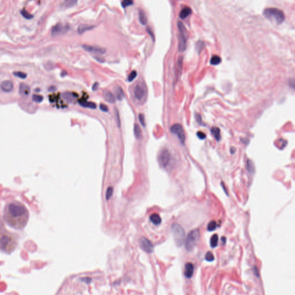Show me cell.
<instances>
[{"label":"cell","instance_id":"1","mask_svg":"<svg viewBox=\"0 0 295 295\" xmlns=\"http://www.w3.org/2000/svg\"><path fill=\"white\" fill-rule=\"evenodd\" d=\"M29 212L24 204L18 201L8 203L4 210V219L12 228L22 229L27 224Z\"/></svg>","mask_w":295,"mask_h":295},{"label":"cell","instance_id":"2","mask_svg":"<svg viewBox=\"0 0 295 295\" xmlns=\"http://www.w3.org/2000/svg\"><path fill=\"white\" fill-rule=\"evenodd\" d=\"M17 238L13 233L7 230L0 233V251L5 254H11L17 247Z\"/></svg>","mask_w":295,"mask_h":295},{"label":"cell","instance_id":"3","mask_svg":"<svg viewBox=\"0 0 295 295\" xmlns=\"http://www.w3.org/2000/svg\"><path fill=\"white\" fill-rule=\"evenodd\" d=\"M263 15L267 19L277 24H281L285 19V16L282 11L276 8H266L263 11Z\"/></svg>","mask_w":295,"mask_h":295},{"label":"cell","instance_id":"4","mask_svg":"<svg viewBox=\"0 0 295 295\" xmlns=\"http://www.w3.org/2000/svg\"><path fill=\"white\" fill-rule=\"evenodd\" d=\"M174 240L177 246H181L185 242L186 233L183 227L178 224H173L171 227Z\"/></svg>","mask_w":295,"mask_h":295},{"label":"cell","instance_id":"5","mask_svg":"<svg viewBox=\"0 0 295 295\" xmlns=\"http://www.w3.org/2000/svg\"><path fill=\"white\" fill-rule=\"evenodd\" d=\"M200 238V232L198 229L192 230L189 233L186 240L185 247L186 250L188 251H192L198 243Z\"/></svg>","mask_w":295,"mask_h":295},{"label":"cell","instance_id":"6","mask_svg":"<svg viewBox=\"0 0 295 295\" xmlns=\"http://www.w3.org/2000/svg\"><path fill=\"white\" fill-rule=\"evenodd\" d=\"M146 89L144 84L137 83L133 89V96L137 101H142L146 97Z\"/></svg>","mask_w":295,"mask_h":295},{"label":"cell","instance_id":"7","mask_svg":"<svg viewBox=\"0 0 295 295\" xmlns=\"http://www.w3.org/2000/svg\"><path fill=\"white\" fill-rule=\"evenodd\" d=\"M178 29L179 31V51H184L186 48V43H187V36H186V30L185 26L182 24V22H178Z\"/></svg>","mask_w":295,"mask_h":295},{"label":"cell","instance_id":"8","mask_svg":"<svg viewBox=\"0 0 295 295\" xmlns=\"http://www.w3.org/2000/svg\"><path fill=\"white\" fill-rule=\"evenodd\" d=\"M171 132L172 133L175 134L178 137L180 142L183 144L185 142L186 137L185 134V132L183 127L180 124H176L172 125L171 128Z\"/></svg>","mask_w":295,"mask_h":295},{"label":"cell","instance_id":"9","mask_svg":"<svg viewBox=\"0 0 295 295\" xmlns=\"http://www.w3.org/2000/svg\"><path fill=\"white\" fill-rule=\"evenodd\" d=\"M171 160V155L167 149H163L159 155V163L162 167H166Z\"/></svg>","mask_w":295,"mask_h":295},{"label":"cell","instance_id":"10","mask_svg":"<svg viewBox=\"0 0 295 295\" xmlns=\"http://www.w3.org/2000/svg\"><path fill=\"white\" fill-rule=\"evenodd\" d=\"M139 243L140 247L142 250L147 253H152L153 251L154 247L152 242L145 237H141L140 239Z\"/></svg>","mask_w":295,"mask_h":295},{"label":"cell","instance_id":"11","mask_svg":"<svg viewBox=\"0 0 295 295\" xmlns=\"http://www.w3.org/2000/svg\"><path fill=\"white\" fill-rule=\"evenodd\" d=\"M68 28L69 27L68 26H62L61 24H56L52 28L51 34L54 36L60 35L67 32Z\"/></svg>","mask_w":295,"mask_h":295},{"label":"cell","instance_id":"12","mask_svg":"<svg viewBox=\"0 0 295 295\" xmlns=\"http://www.w3.org/2000/svg\"><path fill=\"white\" fill-rule=\"evenodd\" d=\"M84 50L88 52H95V53H98V54H103L106 52V50L103 48L97 47V46H93L91 45H88V44H84L82 46Z\"/></svg>","mask_w":295,"mask_h":295},{"label":"cell","instance_id":"13","mask_svg":"<svg viewBox=\"0 0 295 295\" xmlns=\"http://www.w3.org/2000/svg\"><path fill=\"white\" fill-rule=\"evenodd\" d=\"M31 93V88L26 83H21L19 86V93L24 97H27Z\"/></svg>","mask_w":295,"mask_h":295},{"label":"cell","instance_id":"14","mask_svg":"<svg viewBox=\"0 0 295 295\" xmlns=\"http://www.w3.org/2000/svg\"><path fill=\"white\" fill-rule=\"evenodd\" d=\"M1 88L5 92H11L13 89V84L10 80H5L1 83Z\"/></svg>","mask_w":295,"mask_h":295},{"label":"cell","instance_id":"15","mask_svg":"<svg viewBox=\"0 0 295 295\" xmlns=\"http://www.w3.org/2000/svg\"><path fill=\"white\" fill-rule=\"evenodd\" d=\"M194 273V265L190 262H188L185 265L184 274L186 278H191Z\"/></svg>","mask_w":295,"mask_h":295},{"label":"cell","instance_id":"16","mask_svg":"<svg viewBox=\"0 0 295 295\" xmlns=\"http://www.w3.org/2000/svg\"><path fill=\"white\" fill-rule=\"evenodd\" d=\"M95 28V26L89 24H80L77 28V32L80 34H82L85 32L91 30Z\"/></svg>","mask_w":295,"mask_h":295},{"label":"cell","instance_id":"17","mask_svg":"<svg viewBox=\"0 0 295 295\" xmlns=\"http://www.w3.org/2000/svg\"><path fill=\"white\" fill-rule=\"evenodd\" d=\"M192 13V9L190 7H186L184 8H183L182 9V11H181V12L179 13V17L182 19H185L186 17H187L189 15H190Z\"/></svg>","mask_w":295,"mask_h":295},{"label":"cell","instance_id":"18","mask_svg":"<svg viewBox=\"0 0 295 295\" xmlns=\"http://www.w3.org/2000/svg\"><path fill=\"white\" fill-rule=\"evenodd\" d=\"M104 96L105 99L110 103H114L115 101V98L112 93L110 91H106L104 92Z\"/></svg>","mask_w":295,"mask_h":295},{"label":"cell","instance_id":"19","mask_svg":"<svg viewBox=\"0 0 295 295\" xmlns=\"http://www.w3.org/2000/svg\"><path fill=\"white\" fill-rule=\"evenodd\" d=\"M79 103L81 106L84 107L89 108H92V109H95L96 108V104L92 101H87L85 100H80L79 101Z\"/></svg>","mask_w":295,"mask_h":295},{"label":"cell","instance_id":"20","mask_svg":"<svg viewBox=\"0 0 295 295\" xmlns=\"http://www.w3.org/2000/svg\"><path fill=\"white\" fill-rule=\"evenodd\" d=\"M151 221L155 225H159L161 222V218L160 216L157 213H153L150 216Z\"/></svg>","mask_w":295,"mask_h":295},{"label":"cell","instance_id":"21","mask_svg":"<svg viewBox=\"0 0 295 295\" xmlns=\"http://www.w3.org/2000/svg\"><path fill=\"white\" fill-rule=\"evenodd\" d=\"M115 93L116 98L119 100H121L125 96V93L122 88L120 87H118L115 89Z\"/></svg>","mask_w":295,"mask_h":295},{"label":"cell","instance_id":"22","mask_svg":"<svg viewBox=\"0 0 295 295\" xmlns=\"http://www.w3.org/2000/svg\"><path fill=\"white\" fill-rule=\"evenodd\" d=\"M139 20L142 25H145L147 23L148 19L145 12L142 9L139 10Z\"/></svg>","mask_w":295,"mask_h":295},{"label":"cell","instance_id":"23","mask_svg":"<svg viewBox=\"0 0 295 295\" xmlns=\"http://www.w3.org/2000/svg\"><path fill=\"white\" fill-rule=\"evenodd\" d=\"M211 133L217 141H220L221 139L220 130L217 127H213L211 129Z\"/></svg>","mask_w":295,"mask_h":295},{"label":"cell","instance_id":"24","mask_svg":"<svg viewBox=\"0 0 295 295\" xmlns=\"http://www.w3.org/2000/svg\"><path fill=\"white\" fill-rule=\"evenodd\" d=\"M134 133L137 139H140L142 137V132L140 126L138 124H135L134 127Z\"/></svg>","mask_w":295,"mask_h":295},{"label":"cell","instance_id":"25","mask_svg":"<svg viewBox=\"0 0 295 295\" xmlns=\"http://www.w3.org/2000/svg\"><path fill=\"white\" fill-rule=\"evenodd\" d=\"M221 58L219 56L216 55L212 56V58L210 59V63L212 65H218L219 64L221 63Z\"/></svg>","mask_w":295,"mask_h":295},{"label":"cell","instance_id":"26","mask_svg":"<svg viewBox=\"0 0 295 295\" xmlns=\"http://www.w3.org/2000/svg\"><path fill=\"white\" fill-rule=\"evenodd\" d=\"M218 237L216 234L213 235L210 239V246L212 248H215L218 245Z\"/></svg>","mask_w":295,"mask_h":295},{"label":"cell","instance_id":"27","mask_svg":"<svg viewBox=\"0 0 295 295\" xmlns=\"http://www.w3.org/2000/svg\"><path fill=\"white\" fill-rule=\"evenodd\" d=\"M115 120L116 122L117 126L119 128L121 126V120H120V116L119 111L116 108L115 109Z\"/></svg>","mask_w":295,"mask_h":295},{"label":"cell","instance_id":"28","mask_svg":"<svg viewBox=\"0 0 295 295\" xmlns=\"http://www.w3.org/2000/svg\"><path fill=\"white\" fill-rule=\"evenodd\" d=\"M113 190H114V189L112 186H110L107 188V191H106V198L107 200H109L111 198L112 194H113Z\"/></svg>","mask_w":295,"mask_h":295},{"label":"cell","instance_id":"29","mask_svg":"<svg viewBox=\"0 0 295 295\" xmlns=\"http://www.w3.org/2000/svg\"><path fill=\"white\" fill-rule=\"evenodd\" d=\"M216 228H217V223L214 221H210L208 224V225L207 226V229L209 231H213V230H215L216 229Z\"/></svg>","mask_w":295,"mask_h":295},{"label":"cell","instance_id":"30","mask_svg":"<svg viewBox=\"0 0 295 295\" xmlns=\"http://www.w3.org/2000/svg\"><path fill=\"white\" fill-rule=\"evenodd\" d=\"M13 75L17 77L20 78L22 79H25L27 77V75L26 73H24L23 72H13Z\"/></svg>","mask_w":295,"mask_h":295},{"label":"cell","instance_id":"31","mask_svg":"<svg viewBox=\"0 0 295 295\" xmlns=\"http://www.w3.org/2000/svg\"><path fill=\"white\" fill-rule=\"evenodd\" d=\"M21 13L22 15V16L26 18V19H31L32 17H33V16L30 14V13H28L26 10L25 9H23L21 11Z\"/></svg>","mask_w":295,"mask_h":295},{"label":"cell","instance_id":"32","mask_svg":"<svg viewBox=\"0 0 295 295\" xmlns=\"http://www.w3.org/2000/svg\"><path fill=\"white\" fill-rule=\"evenodd\" d=\"M32 100L35 101V102H37V103H40L43 101V97L41 95H34L32 96Z\"/></svg>","mask_w":295,"mask_h":295},{"label":"cell","instance_id":"33","mask_svg":"<svg viewBox=\"0 0 295 295\" xmlns=\"http://www.w3.org/2000/svg\"><path fill=\"white\" fill-rule=\"evenodd\" d=\"M205 259L209 262H212L214 259V257L210 251H208L205 255Z\"/></svg>","mask_w":295,"mask_h":295},{"label":"cell","instance_id":"34","mask_svg":"<svg viewBox=\"0 0 295 295\" xmlns=\"http://www.w3.org/2000/svg\"><path fill=\"white\" fill-rule=\"evenodd\" d=\"M64 96V97L67 100H72L75 97V96H73V93H69V92H67V93H64L63 95Z\"/></svg>","mask_w":295,"mask_h":295},{"label":"cell","instance_id":"35","mask_svg":"<svg viewBox=\"0 0 295 295\" xmlns=\"http://www.w3.org/2000/svg\"><path fill=\"white\" fill-rule=\"evenodd\" d=\"M138 118H139L140 122L141 123V125L143 127H145V116H144V114H140L139 116H138Z\"/></svg>","mask_w":295,"mask_h":295},{"label":"cell","instance_id":"36","mask_svg":"<svg viewBox=\"0 0 295 295\" xmlns=\"http://www.w3.org/2000/svg\"><path fill=\"white\" fill-rule=\"evenodd\" d=\"M133 4V1H132V0H125V1H123L122 3H121V4H122V6L124 7V8H125L126 7H128V6H130L131 5H132Z\"/></svg>","mask_w":295,"mask_h":295},{"label":"cell","instance_id":"37","mask_svg":"<svg viewBox=\"0 0 295 295\" xmlns=\"http://www.w3.org/2000/svg\"><path fill=\"white\" fill-rule=\"evenodd\" d=\"M136 76H137V72L136 71H133L128 76V81H133L136 78Z\"/></svg>","mask_w":295,"mask_h":295},{"label":"cell","instance_id":"38","mask_svg":"<svg viewBox=\"0 0 295 295\" xmlns=\"http://www.w3.org/2000/svg\"><path fill=\"white\" fill-rule=\"evenodd\" d=\"M204 47V42H202V41H199V42L198 41V42L197 43V45H196V48H197V51H199V52L201 51V50H202Z\"/></svg>","mask_w":295,"mask_h":295},{"label":"cell","instance_id":"39","mask_svg":"<svg viewBox=\"0 0 295 295\" xmlns=\"http://www.w3.org/2000/svg\"><path fill=\"white\" fill-rule=\"evenodd\" d=\"M247 166H248V170L250 172V173H253L254 172V165L252 163V162L250 160L248 161V164H247Z\"/></svg>","mask_w":295,"mask_h":295},{"label":"cell","instance_id":"40","mask_svg":"<svg viewBox=\"0 0 295 295\" xmlns=\"http://www.w3.org/2000/svg\"><path fill=\"white\" fill-rule=\"evenodd\" d=\"M197 136L201 140H204L206 138V134L202 132H198L197 133Z\"/></svg>","mask_w":295,"mask_h":295},{"label":"cell","instance_id":"41","mask_svg":"<svg viewBox=\"0 0 295 295\" xmlns=\"http://www.w3.org/2000/svg\"><path fill=\"white\" fill-rule=\"evenodd\" d=\"M99 107H100V110H101V111H104V112H107V111H108V107H107L106 104H103V103H101V104H100Z\"/></svg>","mask_w":295,"mask_h":295},{"label":"cell","instance_id":"42","mask_svg":"<svg viewBox=\"0 0 295 295\" xmlns=\"http://www.w3.org/2000/svg\"><path fill=\"white\" fill-rule=\"evenodd\" d=\"M146 31H147L148 33L150 35V36L152 37V38L154 40V34H153V32L152 30H151V28L150 27H148L146 28Z\"/></svg>","mask_w":295,"mask_h":295},{"label":"cell","instance_id":"43","mask_svg":"<svg viewBox=\"0 0 295 295\" xmlns=\"http://www.w3.org/2000/svg\"><path fill=\"white\" fill-rule=\"evenodd\" d=\"M196 120L198 122V123L200 124L202 122V120H201V117L200 116V114H196Z\"/></svg>","mask_w":295,"mask_h":295},{"label":"cell","instance_id":"44","mask_svg":"<svg viewBox=\"0 0 295 295\" xmlns=\"http://www.w3.org/2000/svg\"><path fill=\"white\" fill-rule=\"evenodd\" d=\"M3 228H4V224H3V221H1V220L0 219V233H1L3 230Z\"/></svg>","mask_w":295,"mask_h":295},{"label":"cell","instance_id":"45","mask_svg":"<svg viewBox=\"0 0 295 295\" xmlns=\"http://www.w3.org/2000/svg\"><path fill=\"white\" fill-rule=\"evenodd\" d=\"M98 86H99L98 83H95L93 84V87H92V89H93V90H95H95H96V89H97Z\"/></svg>","mask_w":295,"mask_h":295},{"label":"cell","instance_id":"46","mask_svg":"<svg viewBox=\"0 0 295 295\" xmlns=\"http://www.w3.org/2000/svg\"><path fill=\"white\" fill-rule=\"evenodd\" d=\"M221 241H222V242H223V244H225V242H226V239H225V238L224 237L222 238V239H221Z\"/></svg>","mask_w":295,"mask_h":295}]
</instances>
